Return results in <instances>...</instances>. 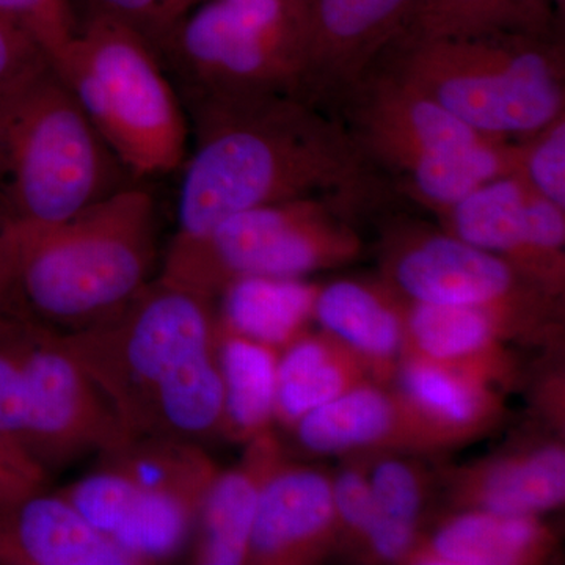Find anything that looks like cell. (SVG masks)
Segmentation results:
<instances>
[{
	"instance_id": "6da1fadb",
	"label": "cell",
	"mask_w": 565,
	"mask_h": 565,
	"mask_svg": "<svg viewBox=\"0 0 565 565\" xmlns=\"http://www.w3.org/2000/svg\"><path fill=\"white\" fill-rule=\"evenodd\" d=\"M191 125L177 193L178 237L206 233L237 212L333 196L353 204L381 185L341 118L300 95L184 102Z\"/></svg>"
},
{
	"instance_id": "7a4b0ae2",
	"label": "cell",
	"mask_w": 565,
	"mask_h": 565,
	"mask_svg": "<svg viewBox=\"0 0 565 565\" xmlns=\"http://www.w3.org/2000/svg\"><path fill=\"white\" fill-rule=\"evenodd\" d=\"M212 297L156 277L106 321L61 333L131 435L195 441L222 433Z\"/></svg>"
},
{
	"instance_id": "3957f363",
	"label": "cell",
	"mask_w": 565,
	"mask_h": 565,
	"mask_svg": "<svg viewBox=\"0 0 565 565\" xmlns=\"http://www.w3.org/2000/svg\"><path fill=\"white\" fill-rule=\"evenodd\" d=\"M0 233L18 303L55 332L106 321L159 274L158 210L143 182L58 225Z\"/></svg>"
},
{
	"instance_id": "277c9868",
	"label": "cell",
	"mask_w": 565,
	"mask_h": 565,
	"mask_svg": "<svg viewBox=\"0 0 565 565\" xmlns=\"http://www.w3.org/2000/svg\"><path fill=\"white\" fill-rule=\"evenodd\" d=\"M139 182L50 61L0 93V232L58 225Z\"/></svg>"
},
{
	"instance_id": "5b68a950",
	"label": "cell",
	"mask_w": 565,
	"mask_h": 565,
	"mask_svg": "<svg viewBox=\"0 0 565 565\" xmlns=\"http://www.w3.org/2000/svg\"><path fill=\"white\" fill-rule=\"evenodd\" d=\"M564 54L556 32H498L393 44L374 65L481 136L520 140L565 114Z\"/></svg>"
},
{
	"instance_id": "8992f818",
	"label": "cell",
	"mask_w": 565,
	"mask_h": 565,
	"mask_svg": "<svg viewBox=\"0 0 565 565\" xmlns=\"http://www.w3.org/2000/svg\"><path fill=\"white\" fill-rule=\"evenodd\" d=\"M51 63L137 181L180 170L191 141L188 110L147 36L117 22H88Z\"/></svg>"
},
{
	"instance_id": "52a82bcc",
	"label": "cell",
	"mask_w": 565,
	"mask_h": 565,
	"mask_svg": "<svg viewBox=\"0 0 565 565\" xmlns=\"http://www.w3.org/2000/svg\"><path fill=\"white\" fill-rule=\"evenodd\" d=\"M158 54L182 103L308 98L310 32L303 0H203L166 32Z\"/></svg>"
},
{
	"instance_id": "ba28073f",
	"label": "cell",
	"mask_w": 565,
	"mask_h": 565,
	"mask_svg": "<svg viewBox=\"0 0 565 565\" xmlns=\"http://www.w3.org/2000/svg\"><path fill=\"white\" fill-rule=\"evenodd\" d=\"M351 204L303 196L237 212L200 236H173L158 275L214 299L244 278H303L344 266L362 253L345 217Z\"/></svg>"
},
{
	"instance_id": "9c48e42d",
	"label": "cell",
	"mask_w": 565,
	"mask_h": 565,
	"mask_svg": "<svg viewBox=\"0 0 565 565\" xmlns=\"http://www.w3.org/2000/svg\"><path fill=\"white\" fill-rule=\"evenodd\" d=\"M382 270L384 282L408 302L487 311L503 323L509 337L535 329L556 299L505 259L445 230L392 234Z\"/></svg>"
},
{
	"instance_id": "30bf717a",
	"label": "cell",
	"mask_w": 565,
	"mask_h": 565,
	"mask_svg": "<svg viewBox=\"0 0 565 565\" xmlns=\"http://www.w3.org/2000/svg\"><path fill=\"white\" fill-rule=\"evenodd\" d=\"M25 449L44 471L121 444L126 429L109 397L63 343L61 332L28 316Z\"/></svg>"
},
{
	"instance_id": "8fae6325",
	"label": "cell",
	"mask_w": 565,
	"mask_h": 565,
	"mask_svg": "<svg viewBox=\"0 0 565 565\" xmlns=\"http://www.w3.org/2000/svg\"><path fill=\"white\" fill-rule=\"evenodd\" d=\"M438 217L446 233L500 256L553 297L563 294L565 207L519 174L482 185Z\"/></svg>"
},
{
	"instance_id": "7c38bea8",
	"label": "cell",
	"mask_w": 565,
	"mask_h": 565,
	"mask_svg": "<svg viewBox=\"0 0 565 565\" xmlns=\"http://www.w3.org/2000/svg\"><path fill=\"white\" fill-rule=\"evenodd\" d=\"M340 102L345 128L364 156L399 178L441 152L490 139L381 65L371 66Z\"/></svg>"
},
{
	"instance_id": "4fadbf2b",
	"label": "cell",
	"mask_w": 565,
	"mask_h": 565,
	"mask_svg": "<svg viewBox=\"0 0 565 565\" xmlns=\"http://www.w3.org/2000/svg\"><path fill=\"white\" fill-rule=\"evenodd\" d=\"M98 533L140 565L170 559L188 545L200 512L96 467L58 492Z\"/></svg>"
},
{
	"instance_id": "5bb4252c",
	"label": "cell",
	"mask_w": 565,
	"mask_h": 565,
	"mask_svg": "<svg viewBox=\"0 0 565 565\" xmlns=\"http://www.w3.org/2000/svg\"><path fill=\"white\" fill-rule=\"evenodd\" d=\"M310 32L307 96L340 99L403 31L414 0H303Z\"/></svg>"
},
{
	"instance_id": "9a60e30c",
	"label": "cell",
	"mask_w": 565,
	"mask_h": 565,
	"mask_svg": "<svg viewBox=\"0 0 565 565\" xmlns=\"http://www.w3.org/2000/svg\"><path fill=\"white\" fill-rule=\"evenodd\" d=\"M338 533L332 481L281 460L264 481L247 563L310 564L329 552Z\"/></svg>"
},
{
	"instance_id": "2e32d148",
	"label": "cell",
	"mask_w": 565,
	"mask_h": 565,
	"mask_svg": "<svg viewBox=\"0 0 565 565\" xmlns=\"http://www.w3.org/2000/svg\"><path fill=\"white\" fill-rule=\"evenodd\" d=\"M0 565H140L61 493H33L0 509Z\"/></svg>"
},
{
	"instance_id": "e0dca14e",
	"label": "cell",
	"mask_w": 565,
	"mask_h": 565,
	"mask_svg": "<svg viewBox=\"0 0 565 565\" xmlns=\"http://www.w3.org/2000/svg\"><path fill=\"white\" fill-rule=\"evenodd\" d=\"M396 375L397 394L418 427L424 448L470 440L500 418L503 405L493 382L482 375L415 355L401 356Z\"/></svg>"
},
{
	"instance_id": "ac0fdd59",
	"label": "cell",
	"mask_w": 565,
	"mask_h": 565,
	"mask_svg": "<svg viewBox=\"0 0 565 565\" xmlns=\"http://www.w3.org/2000/svg\"><path fill=\"white\" fill-rule=\"evenodd\" d=\"M315 319L323 332L355 352L379 382L396 374L405 340V300L386 282L341 280L319 288Z\"/></svg>"
},
{
	"instance_id": "d6986e66",
	"label": "cell",
	"mask_w": 565,
	"mask_h": 565,
	"mask_svg": "<svg viewBox=\"0 0 565 565\" xmlns=\"http://www.w3.org/2000/svg\"><path fill=\"white\" fill-rule=\"evenodd\" d=\"M281 460L280 445L264 433L247 441L243 462L215 475L196 522V564H247L259 494Z\"/></svg>"
},
{
	"instance_id": "ffe728a7",
	"label": "cell",
	"mask_w": 565,
	"mask_h": 565,
	"mask_svg": "<svg viewBox=\"0 0 565 565\" xmlns=\"http://www.w3.org/2000/svg\"><path fill=\"white\" fill-rule=\"evenodd\" d=\"M300 445L316 455H343L386 446L424 448L399 394L364 382L308 412L296 424Z\"/></svg>"
},
{
	"instance_id": "44dd1931",
	"label": "cell",
	"mask_w": 565,
	"mask_h": 565,
	"mask_svg": "<svg viewBox=\"0 0 565 565\" xmlns=\"http://www.w3.org/2000/svg\"><path fill=\"white\" fill-rule=\"evenodd\" d=\"M508 338L503 323L487 311L405 300L403 355L462 367L498 384L511 370L503 349Z\"/></svg>"
},
{
	"instance_id": "7402d4cb",
	"label": "cell",
	"mask_w": 565,
	"mask_h": 565,
	"mask_svg": "<svg viewBox=\"0 0 565 565\" xmlns=\"http://www.w3.org/2000/svg\"><path fill=\"white\" fill-rule=\"evenodd\" d=\"M552 534L537 516L468 509L414 545L405 563L422 565H526L545 559Z\"/></svg>"
},
{
	"instance_id": "603a6c76",
	"label": "cell",
	"mask_w": 565,
	"mask_h": 565,
	"mask_svg": "<svg viewBox=\"0 0 565 565\" xmlns=\"http://www.w3.org/2000/svg\"><path fill=\"white\" fill-rule=\"evenodd\" d=\"M456 494L468 509L501 515L544 514L564 503V448L542 446L520 456L479 465L460 478Z\"/></svg>"
},
{
	"instance_id": "cb8c5ba5",
	"label": "cell",
	"mask_w": 565,
	"mask_h": 565,
	"mask_svg": "<svg viewBox=\"0 0 565 565\" xmlns=\"http://www.w3.org/2000/svg\"><path fill=\"white\" fill-rule=\"evenodd\" d=\"M366 364L332 334H303L278 356L275 418L294 426L303 415L367 382Z\"/></svg>"
},
{
	"instance_id": "d4e9b609",
	"label": "cell",
	"mask_w": 565,
	"mask_h": 565,
	"mask_svg": "<svg viewBox=\"0 0 565 565\" xmlns=\"http://www.w3.org/2000/svg\"><path fill=\"white\" fill-rule=\"evenodd\" d=\"M98 459V468L199 512L218 473L211 457L195 441L162 435H131L99 452Z\"/></svg>"
},
{
	"instance_id": "484cf974",
	"label": "cell",
	"mask_w": 565,
	"mask_h": 565,
	"mask_svg": "<svg viewBox=\"0 0 565 565\" xmlns=\"http://www.w3.org/2000/svg\"><path fill=\"white\" fill-rule=\"evenodd\" d=\"M557 17L550 0H414L390 46L498 32L553 33Z\"/></svg>"
},
{
	"instance_id": "4316f807",
	"label": "cell",
	"mask_w": 565,
	"mask_h": 565,
	"mask_svg": "<svg viewBox=\"0 0 565 565\" xmlns=\"http://www.w3.org/2000/svg\"><path fill=\"white\" fill-rule=\"evenodd\" d=\"M321 286L302 278H244L223 296L222 326L245 338L282 351L303 337L315 319Z\"/></svg>"
},
{
	"instance_id": "83f0119b",
	"label": "cell",
	"mask_w": 565,
	"mask_h": 565,
	"mask_svg": "<svg viewBox=\"0 0 565 565\" xmlns=\"http://www.w3.org/2000/svg\"><path fill=\"white\" fill-rule=\"evenodd\" d=\"M217 352L223 381L222 433L250 441L267 433L275 418L280 351L218 322Z\"/></svg>"
},
{
	"instance_id": "f1b7e54d",
	"label": "cell",
	"mask_w": 565,
	"mask_h": 565,
	"mask_svg": "<svg viewBox=\"0 0 565 565\" xmlns=\"http://www.w3.org/2000/svg\"><path fill=\"white\" fill-rule=\"evenodd\" d=\"M520 158L519 140H479L418 163L401 177V185L438 215L482 185L519 173Z\"/></svg>"
},
{
	"instance_id": "f546056e",
	"label": "cell",
	"mask_w": 565,
	"mask_h": 565,
	"mask_svg": "<svg viewBox=\"0 0 565 565\" xmlns=\"http://www.w3.org/2000/svg\"><path fill=\"white\" fill-rule=\"evenodd\" d=\"M367 476L373 508L364 545L379 559L405 561L414 548L422 516V476L399 459L381 460Z\"/></svg>"
},
{
	"instance_id": "4dcf8cb0",
	"label": "cell",
	"mask_w": 565,
	"mask_h": 565,
	"mask_svg": "<svg viewBox=\"0 0 565 565\" xmlns=\"http://www.w3.org/2000/svg\"><path fill=\"white\" fill-rule=\"evenodd\" d=\"M519 141L516 174L539 195L565 207V114Z\"/></svg>"
},
{
	"instance_id": "1f68e13d",
	"label": "cell",
	"mask_w": 565,
	"mask_h": 565,
	"mask_svg": "<svg viewBox=\"0 0 565 565\" xmlns=\"http://www.w3.org/2000/svg\"><path fill=\"white\" fill-rule=\"evenodd\" d=\"M0 14L31 36L50 62L77 33L70 0H0Z\"/></svg>"
},
{
	"instance_id": "d6a6232c",
	"label": "cell",
	"mask_w": 565,
	"mask_h": 565,
	"mask_svg": "<svg viewBox=\"0 0 565 565\" xmlns=\"http://www.w3.org/2000/svg\"><path fill=\"white\" fill-rule=\"evenodd\" d=\"M77 31L95 21L117 22L140 32L158 50L169 0H70Z\"/></svg>"
},
{
	"instance_id": "836d02e7",
	"label": "cell",
	"mask_w": 565,
	"mask_h": 565,
	"mask_svg": "<svg viewBox=\"0 0 565 565\" xmlns=\"http://www.w3.org/2000/svg\"><path fill=\"white\" fill-rule=\"evenodd\" d=\"M332 490L340 531L364 545L373 508L370 476L359 468H345L332 481Z\"/></svg>"
},
{
	"instance_id": "e575fe53",
	"label": "cell",
	"mask_w": 565,
	"mask_h": 565,
	"mask_svg": "<svg viewBox=\"0 0 565 565\" xmlns=\"http://www.w3.org/2000/svg\"><path fill=\"white\" fill-rule=\"evenodd\" d=\"M46 475L25 449L0 437V509L44 490Z\"/></svg>"
},
{
	"instance_id": "d590c367",
	"label": "cell",
	"mask_w": 565,
	"mask_h": 565,
	"mask_svg": "<svg viewBox=\"0 0 565 565\" xmlns=\"http://www.w3.org/2000/svg\"><path fill=\"white\" fill-rule=\"evenodd\" d=\"M50 58L31 36L0 14V93L39 68Z\"/></svg>"
},
{
	"instance_id": "8d00e7d4",
	"label": "cell",
	"mask_w": 565,
	"mask_h": 565,
	"mask_svg": "<svg viewBox=\"0 0 565 565\" xmlns=\"http://www.w3.org/2000/svg\"><path fill=\"white\" fill-rule=\"evenodd\" d=\"M18 303L14 294L13 270H11L9 248L0 233V307Z\"/></svg>"
},
{
	"instance_id": "74e56055",
	"label": "cell",
	"mask_w": 565,
	"mask_h": 565,
	"mask_svg": "<svg viewBox=\"0 0 565 565\" xmlns=\"http://www.w3.org/2000/svg\"><path fill=\"white\" fill-rule=\"evenodd\" d=\"M200 2H203V0H169V2H167L166 17H163L162 36L166 35V32L169 31L170 28H172L174 22L180 20L185 11L191 10L192 7H195L196 3Z\"/></svg>"
},
{
	"instance_id": "f35d334b",
	"label": "cell",
	"mask_w": 565,
	"mask_h": 565,
	"mask_svg": "<svg viewBox=\"0 0 565 565\" xmlns=\"http://www.w3.org/2000/svg\"><path fill=\"white\" fill-rule=\"evenodd\" d=\"M550 2H552V6L555 7L556 13L563 17L565 0H550Z\"/></svg>"
}]
</instances>
